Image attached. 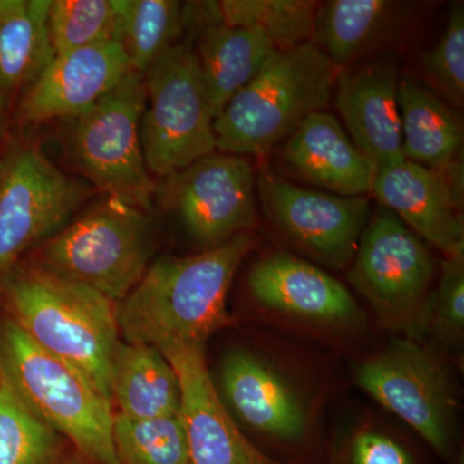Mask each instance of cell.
<instances>
[{
  "instance_id": "obj_13",
  "label": "cell",
  "mask_w": 464,
  "mask_h": 464,
  "mask_svg": "<svg viewBox=\"0 0 464 464\" xmlns=\"http://www.w3.org/2000/svg\"><path fill=\"white\" fill-rule=\"evenodd\" d=\"M372 194L424 243L464 258L463 164L433 170L405 159L377 170Z\"/></svg>"
},
{
  "instance_id": "obj_17",
  "label": "cell",
  "mask_w": 464,
  "mask_h": 464,
  "mask_svg": "<svg viewBox=\"0 0 464 464\" xmlns=\"http://www.w3.org/2000/svg\"><path fill=\"white\" fill-rule=\"evenodd\" d=\"M132 70L118 42H103L54 56L25 92L20 115L25 123L78 119L114 90Z\"/></svg>"
},
{
  "instance_id": "obj_4",
  "label": "cell",
  "mask_w": 464,
  "mask_h": 464,
  "mask_svg": "<svg viewBox=\"0 0 464 464\" xmlns=\"http://www.w3.org/2000/svg\"><path fill=\"white\" fill-rule=\"evenodd\" d=\"M0 369L34 414L91 464H118L111 401L65 360L48 353L11 317L0 320Z\"/></svg>"
},
{
  "instance_id": "obj_15",
  "label": "cell",
  "mask_w": 464,
  "mask_h": 464,
  "mask_svg": "<svg viewBox=\"0 0 464 464\" xmlns=\"http://www.w3.org/2000/svg\"><path fill=\"white\" fill-rule=\"evenodd\" d=\"M399 84L398 57L392 53L340 72L335 82L333 100L346 132L377 170L405 160Z\"/></svg>"
},
{
  "instance_id": "obj_26",
  "label": "cell",
  "mask_w": 464,
  "mask_h": 464,
  "mask_svg": "<svg viewBox=\"0 0 464 464\" xmlns=\"http://www.w3.org/2000/svg\"><path fill=\"white\" fill-rule=\"evenodd\" d=\"M118 35L130 66L145 74L183 32V5L176 0H116Z\"/></svg>"
},
{
  "instance_id": "obj_33",
  "label": "cell",
  "mask_w": 464,
  "mask_h": 464,
  "mask_svg": "<svg viewBox=\"0 0 464 464\" xmlns=\"http://www.w3.org/2000/svg\"><path fill=\"white\" fill-rule=\"evenodd\" d=\"M5 114L0 111V143H2L3 134H5ZM2 157V155H0Z\"/></svg>"
},
{
  "instance_id": "obj_27",
  "label": "cell",
  "mask_w": 464,
  "mask_h": 464,
  "mask_svg": "<svg viewBox=\"0 0 464 464\" xmlns=\"http://www.w3.org/2000/svg\"><path fill=\"white\" fill-rule=\"evenodd\" d=\"M313 0H222L212 2L213 12L230 26L261 30L276 50L313 42L316 9Z\"/></svg>"
},
{
  "instance_id": "obj_10",
  "label": "cell",
  "mask_w": 464,
  "mask_h": 464,
  "mask_svg": "<svg viewBox=\"0 0 464 464\" xmlns=\"http://www.w3.org/2000/svg\"><path fill=\"white\" fill-rule=\"evenodd\" d=\"M88 195L35 143L12 145L0 157V280L63 230Z\"/></svg>"
},
{
  "instance_id": "obj_19",
  "label": "cell",
  "mask_w": 464,
  "mask_h": 464,
  "mask_svg": "<svg viewBox=\"0 0 464 464\" xmlns=\"http://www.w3.org/2000/svg\"><path fill=\"white\" fill-rule=\"evenodd\" d=\"M284 163L301 179L340 197L372 194L377 168L325 110L313 112L284 142Z\"/></svg>"
},
{
  "instance_id": "obj_7",
  "label": "cell",
  "mask_w": 464,
  "mask_h": 464,
  "mask_svg": "<svg viewBox=\"0 0 464 464\" xmlns=\"http://www.w3.org/2000/svg\"><path fill=\"white\" fill-rule=\"evenodd\" d=\"M353 378L438 456H451L456 447L457 391L438 350L413 338H400L357 362Z\"/></svg>"
},
{
  "instance_id": "obj_5",
  "label": "cell",
  "mask_w": 464,
  "mask_h": 464,
  "mask_svg": "<svg viewBox=\"0 0 464 464\" xmlns=\"http://www.w3.org/2000/svg\"><path fill=\"white\" fill-rule=\"evenodd\" d=\"M151 255L148 210L106 197L36 248L32 265L118 304L142 279Z\"/></svg>"
},
{
  "instance_id": "obj_3",
  "label": "cell",
  "mask_w": 464,
  "mask_h": 464,
  "mask_svg": "<svg viewBox=\"0 0 464 464\" xmlns=\"http://www.w3.org/2000/svg\"><path fill=\"white\" fill-rule=\"evenodd\" d=\"M340 69L314 42L275 50L215 119L217 151L264 157L333 100Z\"/></svg>"
},
{
  "instance_id": "obj_21",
  "label": "cell",
  "mask_w": 464,
  "mask_h": 464,
  "mask_svg": "<svg viewBox=\"0 0 464 464\" xmlns=\"http://www.w3.org/2000/svg\"><path fill=\"white\" fill-rule=\"evenodd\" d=\"M405 3L390 0H329L317 5L313 42L333 65H351L395 35Z\"/></svg>"
},
{
  "instance_id": "obj_22",
  "label": "cell",
  "mask_w": 464,
  "mask_h": 464,
  "mask_svg": "<svg viewBox=\"0 0 464 464\" xmlns=\"http://www.w3.org/2000/svg\"><path fill=\"white\" fill-rule=\"evenodd\" d=\"M51 0H0V111L39 78L54 58Z\"/></svg>"
},
{
  "instance_id": "obj_24",
  "label": "cell",
  "mask_w": 464,
  "mask_h": 464,
  "mask_svg": "<svg viewBox=\"0 0 464 464\" xmlns=\"http://www.w3.org/2000/svg\"><path fill=\"white\" fill-rule=\"evenodd\" d=\"M111 401L118 414L150 420L179 413L181 387L172 364L157 348L119 341L111 360Z\"/></svg>"
},
{
  "instance_id": "obj_32",
  "label": "cell",
  "mask_w": 464,
  "mask_h": 464,
  "mask_svg": "<svg viewBox=\"0 0 464 464\" xmlns=\"http://www.w3.org/2000/svg\"><path fill=\"white\" fill-rule=\"evenodd\" d=\"M331 464H424L408 442L374 426H360L334 448Z\"/></svg>"
},
{
  "instance_id": "obj_6",
  "label": "cell",
  "mask_w": 464,
  "mask_h": 464,
  "mask_svg": "<svg viewBox=\"0 0 464 464\" xmlns=\"http://www.w3.org/2000/svg\"><path fill=\"white\" fill-rule=\"evenodd\" d=\"M143 76L141 143L150 174L166 179L216 152L215 118L191 43H174Z\"/></svg>"
},
{
  "instance_id": "obj_11",
  "label": "cell",
  "mask_w": 464,
  "mask_h": 464,
  "mask_svg": "<svg viewBox=\"0 0 464 464\" xmlns=\"http://www.w3.org/2000/svg\"><path fill=\"white\" fill-rule=\"evenodd\" d=\"M163 179V203L201 250L222 246L257 225L248 158L216 151Z\"/></svg>"
},
{
  "instance_id": "obj_18",
  "label": "cell",
  "mask_w": 464,
  "mask_h": 464,
  "mask_svg": "<svg viewBox=\"0 0 464 464\" xmlns=\"http://www.w3.org/2000/svg\"><path fill=\"white\" fill-rule=\"evenodd\" d=\"M183 29L197 34L192 50L215 119L276 50L261 30L221 23L212 2L183 5Z\"/></svg>"
},
{
  "instance_id": "obj_2",
  "label": "cell",
  "mask_w": 464,
  "mask_h": 464,
  "mask_svg": "<svg viewBox=\"0 0 464 464\" xmlns=\"http://www.w3.org/2000/svg\"><path fill=\"white\" fill-rule=\"evenodd\" d=\"M0 293L9 317L36 344L75 366L111 401V360L121 341L118 304L32 264L5 275Z\"/></svg>"
},
{
  "instance_id": "obj_25",
  "label": "cell",
  "mask_w": 464,
  "mask_h": 464,
  "mask_svg": "<svg viewBox=\"0 0 464 464\" xmlns=\"http://www.w3.org/2000/svg\"><path fill=\"white\" fill-rule=\"evenodd\" d=\"M0 464H88L34 414L0 369Z\"/></svg>"
},
{
  "instance_id": "obj_12",
  "label": "cell",
  "mask_w": 464,
  "mask_h": 464,
  "mask_svg": "<svg viewBox=\"0 0 464 464\" xmlns=\"http://www.w3.org/2000/svg\"><path fill=\"white\" fill-rule=\"evenodd\" d=\"M258 191L266 215L286 239L329 267L350 266L371 218L368 198L311 190L268 169L259 172Z\"/></svg>"
},
{
  "instance_id": "obj_31",
  "label": "cell",
  "mask_w": 464,
  "mask_h": 464,
  "mask_svg": "<svg viewBox=\"0 0 464 464\" xmlns=\"http://www.w3.org/2000/svg\"><path fill=\"white\" fill-rule=\"evenodd\" d=\"M420 66L430 90L457 109L464 103V5L454 3L441 38L423 53Z\"/></svg>"
},
{
  "instance_id": "obj_1",
  "label": "cell",
  "mask_w": 464,
  "mask_h": 464,
  "mask_svg": "<svg viewBox=\"0 0 464 464\" xmlns=\"http://www.w3.org/2000/svg\"><path fill=\"white\" fill-rule=\"evenodd\" d=\"M253 246L255 237L246 232L198 255L166 256L150 264L116 306L123 341L157 348L163 355L206 350L208 340L231 323L228 290Z\"/></svg>"
},
{
  "instance_id": "obj_28",
  "label": "cell",
  "mask_w": 464,
  "mask_h": 464,
  "mask_svg": "<svg viewBox=\"0 0 464 464\" xmlns=\"http://www.w3.org/2000/svg\"><path fill=\"white\" fill-rule=\"evenodd\" d=\"M112 441L118 464H190L179 413L150 420L115 414Z\"/></svg>"
},
{
  "instance_id": "obj_8",
  "label": "cell",
  "mask_w": 464,
  "mask_h": 464,
  "mask_svg": "<svg viewBox=\"0 0 464 464\" xmlns=\"http://www.w3.org/2000/svg\"><path fill=\"white\" fill-rule=\"evenodd\" d=\"M145 102V76L132 69L90 111L75 119L72 152L85 179L106 197L149 212L158 186L143 157Z\"/></svg>"
},
{
  "instance_id": "obj_16",
  "label": "cell",
  "mask_w": 464,
  "mask_h": 464,
  "mask_svg": "<svg viewBox=\"0 0 464 464\" xmlns=\"http://www.w3.org/2000/svg\"><path fill=\"white\" fill-rule=\"evenodd\" d=\"M164 356L181 387L179 415L190 464H297L266 456L241 432L210 377L206 350L174 351Z\"/></svg>"
},
{
  "instance_id": "obj_30",
  "label": "cell",
  "mask_w": 464,
  "mask_h": 464,
  "mask_svg": "<svg viewBox=\"0 0 464 464\" xmlns=\"http://www.w3.org/2000/svg\"><path fill=\"white\" fill-rule=\"evenodd\" d=\"M430 338L447 348H459L464 340V258H445L439 282L424 302L415 341Z\"/></svg>"
},
{
  "instance_id": "obj_23",
  "label": "cell",
  "mask_w": 464,
  "mask_h": 464,
  "mask_svg": "<svg viewBox=\"0 0 464 464\" xmlns=\"http://www.w3.org/2000/svg\"><path fill=\"white\" fill-rule=\"evenodd\" d=\"M399 111L406 160L433 170L463 164V127L456 112L426 84L400 78Z\"/></svg>"
},
{
  "instance_id": "obj_29",
  "label": "cell",
  "mask_w": 464,
  "mask_h": 464,
  "mask_svg": "<svg viewBox=\"0 0 464 464\" xmlns=\"http://www.w3.org/2000/svg\"><path fill=\"white\" fill-rule=\"evenodd\" d=\"M48 30L54 56L103 42H116V0H51Z\"/></svg>"
},
{
  "instance_id": "obj_20",
  "label": "cell",
  "mask_w": 464,
  "mask_h": 464,
  "mask_svg": "<svg viewBox=\"0 0 464 464\" xmlns=\"http://www.w3.org/2000/svg\"><path fill=\"white\" fill-rule=\"evenodd\" d=\"M219 386L225 405L246 426L279 441L306 435L307 415L301 400L264 360L246 351H232L222 360Z\"/></svg>"
},
{
  "instance_id": "obj_14",
  "label": "cell",
  "mask_w": 464,
  "mask_h": 464,
  "mask_svg": "<svg viewBox=\"0 0 464 464\" xmlns=\"http://www.w3.org/2000/svg\"><path fill=\"white\" fill-rule=\"evenodd\" d=\"M248 288L266 310L310 325L356 328L364 319L343 284L317 266L286 253L256 262Z\"/></svg>"
},
{
  "instance_id": "obj_9",
  "label": "cell",
  "mask_w": 464,
  "mask_h": 464,
  "mask_svg": "<svg viewBox=\"0 0 464 464\" xmlns=\"http://www.w3.org/2000/svg\"><path fill=\"white\" fill-rule=\"evenodd\" d=\"M435 275V259L426 243L380 206L362 231L347 279L384 328L417 338Z\"/></svg>"
}]
</instances>
